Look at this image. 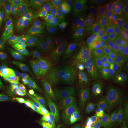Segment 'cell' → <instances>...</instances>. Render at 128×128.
<instances>
[{
    "instance_id": "1",
    "label": "cell",
    "mask_w": 128,
    "mask_h": 128,
    "mask_svg": "<svg viewBox=\"0 0 128 128\" xmlns=\"http://www.w3.org/2000/svg\"><path fill=\"white\" fill-rule=\"evenodd\" d=\"M128 104V82L114 96L107 99L97 108V119L105 128H112L118 123L120 115Z\"/></svg>"
},
{
    "instance_id": "2",
    "label": "cell",
    "mask_w": 128,
    "mask_h": 128,
    "mask_svg": "<svg viewBox=\"0 0 128 128\" xmlns=\"http://www.w3.org/2000/svg\"><path fill=\"white\" fill-rule=\"evenodd\" d=\"M71 94L85 109L92 110L96 108V94L90 76L78 78Z\"/></svg>"
},
{
    "instance_id": "3",
    "label": "cell",
    "mask_w": 128,
    "mask_h": 128,
    "mask_svg": "<svg viewBox=\"0 0 128 128\" xmlns=\"http://www.w3.org/2000/svg\"><path fill=\"white\" fill-rule=\"evenodd\" d=\"M87 58L82 55L63 52L55 58L51 66L53 69L61 73H74L80 71L87 66Z\"/></svg>"
},
{
    "instance_id": "4",
    "label": "cell",
    "mask_w": 128,
    "mask_h": 128,
    "mask_svg": "<svg viewBox=\"0 0 128 128\" xmlns=\"http://www.w3.org/2000/svg\"><path fill=\"white\" fill-rule=\"evenodd\" d=\"M27 52L26 47L9 59L2 76V79L9 88L10 84L26 69Z\"/></svg>"
},
{
    "instance_id": "5",
    "label": "cell",
    "mask_w": 128,
    "mask_h": 128,
    "mask_svg": "<svg viewBox=\"0 0 128 128\" xmlns=\"http://www.w3.org/2000/svg\"><path fill=\"white\" fill-rule=\"evenodd\" d=\"M45 32L53 35L55 38L64 40L68 37L77 34L76 24L61 17H55L50 21Z\"/></svg>"
},
{
    "instance_id": "6",
    "label": "cell",
    "mask_w": 128,
    "mask_h": 128,
    "mask_svg": "<svg viewBox=\"0 0 128 128\" xmlns=\"http://www.w3.org/2000/svg\"><path fill=\"white\" fill-rule=\"evenodd\" d=\"M90 76L96 94L97 108L107 98L109 89V78L98 70H93Z\"/></svg>"
},
{
    "instance_id": "7",
    "label": "cell",
    "mask_w": 128,
    "mask_h": 128,
    "mask_svg": "<svg viewBox=\"0 0 128 128\" xmlns=\"http://www.w3.org/2000/svg\"><path fill=\"white\" fill-rule=\"evenodd\" d=\"M105 12L100 2L96 0L89 5L82 12L74 17V20L76 23L83 20H88L99 27Z\"/></svg>"
},
{
    "instance_id": "8",
    "label": "cell",
    "mask_w": 128,
    "mask_h": 128,
    "mask_svg": "<svg viewBox=\"0 0 128 128\" xmlns=\"http://www.w3.org/2000/svg\"><path fill=\"white\" fill-rule=\"evenodd\" d=\"M119 42L114 33H106L100 41L89 42L90 50L96 53L116 55L119 48Z\"/></svg>"
},
{
    "instance_id": "9",
    "label": "cell",
    "mask_w": 128,
    "mask_h": 128,
    "mask_svg": "<svg viewBox=\"0 0 128 128\" xmlns=\"http://www.w3.org/2000/svg\"><path fill=\"white\" fill-rule=\"evenodd\" d=\"M15 99L18 105L30 117L43 122L50 121V117L46 110L41 109L32 101L19 95H16Z\"/></svg>"
},
{
    "instance_id": "10",
    "label": "cell",
    "mask_w": 128,
    "mask_h": 128,
    "mask_svg": "<svg viewBox=\"0 0 128 128\" xmlns=\"http://www.w3.org/2000/svg\"><path fill=\"white\" fill-rule=\"evenodd\" d=\"M78 76L74 73H62L51 86L53 92L60 94H71Z\"/></svg>"
},
{
    "instance_id": "11",
    "label": "cell",
    "mask_w": 128,
    "mask_h": 128,
    "mask_svg": "<svg viewBox=\"0 0 128 128\" xmlns=\"http://www.w3.org/2000/svg\"><path fill=\"white\" fill-rule=\"evenodd\" d=\"M96 0H61L58 10L66 17H74L80 14L87 6Z\"/></svg>"
},
{
    "instance_id": "12",
    "label": "cell",
    "mask_w": 128,
    "mask_h": 128,
    "mask_svg": "<svg viewBox=\"0 0 128 128\" xmlns=\"http://www.w3.org/2000/svg\"><path fill=\"white\" fill-rule=\"evenodd\" d=\"M58 12L59 10L56 6H51L38 12L32 34L35 35H38L46 32L48 25L51 20L56 17Z\"/></svg>"
},
{
    "instance_id": "13",
    "label": "cell",
    "mask_w": 128,
    "mask_h": 128,
    "mask_svg": "<svg viewBox=\"0 0 128 128\" xmlns=\"http://www.w3.org/2000/svg\"><path fill=\"white\" fill-rule=\"evenodd\" d=\"M10 43L12 45L20 35L22 29V8L13 5L8 20Z\"/></svg>"
},
{
    "instance_id": "14",
    "label": "cell",
    "mask_w": 128,
    "mask_h": 128,
    "mask_svg": "<svg viewBox=\"0 0 128 128\" xmlns=\"http://www.w3.org/2000/svg\"><path fill=\"white\" fill-rule=\"evenodd\" d=\"M46 40L43 34L32 40L29 43L27 52H28L30 57L35 64H40L41 59L46 51Z\"/></svg>"
},
{
    "instance_id": "15",
    "label": "cell",
    "mask_w": 128,
    "mask_h": 128,
    "mask_svg": "<svg viewBox=\"0 0 128 128\" xmlns=\"http://www.w3.org/2000/svg\"><path fill=\"white\" fill-rule=\"evenodd\" d=\"M63 52H70L84 56L87 58L90 54V50L84 43L74 36L66 38L62 44Z\"/></svg>"
},
{
    "instance_id": "16",
    "label": "cell",
    "mask_w": 128,
    "mask_h": 128,
    "mask_svg": "<svg viewBox=\"0 0 128 128\" xmlns=\"http://www.w3.org/2000/svg\"><path fill=\"white\" fill-rule=\"evenodd\" d=\"M62 73L54 69L46 68L35 73L32 82V87L38 84H43L51 87L55 80Z\"/></svg>"
},
{
    "instance_id": "17",
    "label": "cell",
    "mask_w": 128,
    "mask_h": 128,
    "mask_svg": "<svg viewBox=\"0 0 128 128\" xmlns=\"http://www.w3.org/2000/svg\"><path fill=\"white\" fill-rule=\"evenodd\" d=\"M128 79L127 76L122 73H116L109 77V89L107 99L114 96L120 91L128 83Z\"/></svg>"
},
{
    "instance_id": "18",
    "label": "cell",
    "mask_w": 128,
    "mask_h": 128,
    "mask_svg": "<svg viewBox=\"0 0 128 128\" xmlns=\"http://www.w3.org/2000/svg\"><path fill=\"white\" fill-rule=\"evenodd\" d=\"M70 120L74 128H105L98 119L86 115L73 117Z\"/></svg>"
},
{
    "instance_id": "19",
    "label": "cell",
    "mask_w": 128,
    "mask_h": 128,
    "mask_svg": "<svg viewBox=\"0 0 128 128\" xmlns=\"http://www.w3.org/2000/svg\"><path fill=\"white\" fill-rule=\"evenodd\" d=\"M55 1L46 0H15L14 5L38 12L48 7L54 6Z\"/></svg>"
},
{
    "instance_id": "20",
    "label": "cell",
    "mask_w": 128,
    "mask_h": 128,
    "mask_svg": "<svg viewBox=\"0 0 128 128\" xmlns=\"http://www.w3.org/2000/svg\"><path fill=\"white\" fill-rule=\"evenodd\" d=\"M91 54L94 65L101 69L109 68L116 61V55L96 53L92 51Z\"/></svg>"
},
{
    "instance_id": "21",
    "label": "cell",
    "mask_w": 128,
    "mask_h": 128,
    "mask_svg": "<svg viewBox=\"0 0 128 128\" xmlns=\"http://www.w3.org/2000/svg\"><path fill=\"white\" fill-rule=\"evenodd\" d=\"M22 93L43 110L50 112H56L59 110V105L51 97L42 100L33 96L28 90H23Z\"/></svg>"
},
{
    "instance_id": "22",
    "label": "cell",
    "mask_w": 128,
    "mask_h": 128,
    "mask_svg": "<svg viewBox=\"0 0 128 128\" xmlns=\"http://www.w3.org/2000/svg\"><path fill=\"white\" fill-rule=\"evenodd\" d=\"M113 22L114 33L120 45L128 42V28L118 15L110 14Z\"/></svg>"
},
{
    "instance_id": "23",
    "label": "cell",
    "mask_w": 128,
    "mask_h": 128,
    "mask_svg": "<svg viewBox=\"0 0 128 128\" xmlns=\"http://www.w3.org/2000/svg\"><path fill=\"white\" fill-rule=\"evenodd\" d=\"M59 109L63 112L67 118L73 116L78 117L82 114L80 105L73 99L69 98L59 105Z\"/></svg>"
},
{
    "instance_id": "24",
    "label": "cell",
    "mask_w": 128,
    "mask_h": 128,
    "mask_svg": "<svg viewBox=\"0 0 128 128\" xmlns=\"http://www.w3.org/2000/svg\"><path fill=\"white\" fill-rule=\"evenodd\" d=\"M128 2L126 0H101L100 3L106 12L118 15L124 6Z\"/></svg>"
},
{
    "instance_id": "25",
    "label": "cell",
    "mask_w": 128,
    "mask_h": 128,
    "mask_svg": "<svg viewBox=\"0 0 128 128\" xmlns=\"http://www.w3.org/2000/svg\"><path fill=\"white\" fill-rule=\"evenodd\" d=\"M35 73L26 69L15 80V86L24 90H28L32 87V82Z\"/></svg>"
},
{
    "instance_id": "26",
    "label": "cell",
    "mask_w": 128,
    "mask_h": 128,
    "mask_svg": "<svg viewBox=\"0 0 128 128\" xmlns=\"http://www.w3.org/2000/svg\"><path fill=\"white\" fill-rule=\"evenodd\" d=\"M38 12L22 8V26L28 33L32 32Z\"/></svg>"
},
{
    "instance_id": "27",
    "label": "cell",
    "mask_w": 128,
    "mask_h": 128,
    "mask_svg": "<svg viewBox=\"0 0 128 128\" xmlns=\"http://www.w3.org/2000/svg\"><path fill=\"white\" fill-rule=\"evenodd\" d=\"M28 92L38 99L45 100L50 97L53 91L51 87L43 84H38L30 89Z\"/></svg>"
},
{
    "instance_id": "28",
    "label": "cell",
    "mask_w": 128,
    "mask_h": 128,
    "mask_svg": "<svg viewBox=\"0 0 128 128\" xmlns=\"http://www.w3.org/2000/svg\"><path fill=\"white\" fill-rule=\"evenodd\" d=\"M63 42L64 40L56 38L52 40L47 41L46 51L41 59L40 64L46 62L51 56L53 55L58 48L62 45Z\"/></svg>"
},
{
    "instance_id": "29",
    "label": "cell",
    "mask_w": 128,
    "mask_h": 128,
    "mask_svg": "<svg viewBox=\"0 0 128 128\" xmlns=\"http://www.w3.org/2000/svg\"><path fill=\"white\" fill-rule=\"evenodd\" d=\"M16 112L14 107L4 102H0V120L9 122L14 119Z\"/></svg>"
},
{
    "instance_id": "30",
    "label": "cell",
    "mask_w": 128,
    "mask_h": 128,
    "mask_svg": "<svg viewBox=\"0 0 128 128\" xmlns=\"http://www.w3.org/2000/svg\"><path fill=\"white\" fill-rule=\"evenodd\" d=\"M26 42L23 34H20L17 37L12 45L9 55V58H12L15 54L22 50L26 48Z\"/></svg>"
},
{
    "instance_id": "31",
    "label": "cell",
    "mask_w": 128,
    "mask_h": 128,
    "mask_svg": "<svg viewBox=\"0 0 128 128\" xmlns=\"http://www.w3.org/2000/svg\"><path fill=\"white\" fill-rule=\"evenodd\" d=\"M76 24L77 34L88 35L92 32L96 26L88 20H83Z\"/></svg>"
},
{
    "instance_id": "32",
    "label": "cell",
    "mask_w": 128,
    "mask_h": 128,
    "mask_svg": "<svg viewBox=\"0 0 128 128\" xmlns=\"http://www.w3.org/2000/svg\"><path fill=\"white\" fill-rule=\"evenodd\" d=\"M99 27L101 28L106 33H114L113 22L110 14L105 12Z\"/></svg>"
},
{
    "instance_id": "33",
    "label": "cell",
    "mask_w": 128,
    "mask_h": 128,
    "mask_svg": "<svg viewBox=\"0 0 128 128\" xmlns=\"http://www.w3.org/2000/svg\"><path fill=\"white\" fill-rule=\"evenodd\" d=\"M8 25L7 22L0 18V40L2 51L4 48L5 42L8 38Z\"/></svg>"
},
{
    "instance_id": "34",
    "label": "cell",
    "mask_w": 128,
    "mask_h": 128,
    "mask_svg": "<svg viewBox=\"0 0 128 128\" xmlns=\"http://www.w3.org/2000/svg\"><path fill=\"white\" fill-rule=\"evenodd\" d=\"M106 34L101 28L96 26L92 32L88 35V40L89 42L100 41L104 38Z\"/></svg>"
},
{
    "instance_id": "35",
    "label": "cell",
    "mask_w": 128,
    "mask_h": 128,
    "mask_svg": "<svg viewBox=\"0 0 128 128\" xmlns=\"http://www.w3.org/2000/svg\"><path fill=\"white\" fill-rule=\"evenodd\" d=\"M10 99L9 87L7 86L2 79H0V100L8 101Z\"/></svg>"
},
{
    "instance_id": "36",
    "label": "cell",
    "mask_w": 128,
    "mask_h": 128,
    "mask_svg": "<svg viewBox=\"0 0 128 128\" xmlns=\"http://www.w3.org/2000/svg\"><path fill=\"white\" fill-rule=\"evenodd\" d=\"M117 53L119 57L122 60H128V42L121 44L117 50Z\"/></svg>"
},
{
    "instance_id": "37",
    "label": "cell",
    "mask_w": 128,
    "mask_h": 128,
    "mask_svg": "<svg viewBox=\"0 0 128 128\" xmlns=\"http://www.w3.org/2000/svg\"><path fill=\"white\" fill-rule=\"evenodd\" d=\"M119 18L128 28V2L120 12Z\"/></svg>"
},
{
    "instance_id": "38",
    "label": "cell",
    "mask_w": 128,
    "mask_h": 128,
    "mask_svg": "<svg viewBox=\"0 0 128 128\" xmlns=\"http://www.w3.org/2000/svg\"><path fill=\"white\" fill-rule=\"evenodd\" d=\"M23 124L26 128H50L34 122L25 121Z\"/></svg>"
},
{
    "instance_id": "39",
    "label": "cell",
    "mask_w": 128,
    "mask_h": 128,
    "mask_svg": "<svg viewBox=\"0 0 128 128\" xmlns=\"http://www.w3.org/2000/svg\"><path fill=\"white\" fill-rule=\"evenodd\" d=\"M59 128H74L70 120L65 119L60 121L59 123Z\"/></svg>"
},
{
    "instance_id": "40",
    "label": "cell",
    "mask_w": 128,
    "mask_h": 128,
    "mask_svg": "<svg viewBox=\"0 0 128 128\" xmlns=\"http://www.w3.org/2000/svg\"><path fill=\"white\" fill-rule=\"evenodd\" d=\"M15 0H0V2L3 5H14Z\"/></svg>"
},
{
    "instance_id": "41",
    "label": "cell",
    "mask_w": 128,
    "mask_h": 128,
    "mask_svg": "<svg viewBox=\"0 0 128 128\" xmlns=\"http://www.w3.org/2000/svg\"><path fill=\"white\" fill-rule=\"evenodd\" d=\"M4 7L3 5L0 2V15L4 14Z\"/></svg>"
},
{
    "instance_id": "42",
    "label": "cell",
    "mask_w": 128,
    "mask_h": 128,
    "mask_svg": "<svg viewBox=\"0 0 128 128\" xmlns=\"http://www.w3.org/2000/svg\"><path fill=\"white\" fill-rule=\"evenodd\" d=\"M125 118L128 120V104L126 109H125Z\"/></svg>"
},
{
    "instance_id": "43",
    "label": "cell",
    "mask_w": 128,
    "mask_h": 128,
    "mask_svg": "<svg viewBox=\"0 0 128 128\" xmlns=\"http://www.w3.org/2000/svg\"><path fill=\"white\" fill-rule=\"evenodd\" d=\"M4 128H15L12 124H6L4 127Z\"/></svg>"
},
{
    "instance_id": "44",
    "label": "cell",
    "mask_w": 128,
    "mask_h": 128,
    "mask_svg": "<svg viewBox=\"0 0 128 128\" xmlns=\"http://www.w3.org/2000/svg\"><path fill=\"white\" fill-rule=\"evenodd\" d=\"M2 49H1V46H0V53L2 52Z\"/></svg>"
}]
</instances>
